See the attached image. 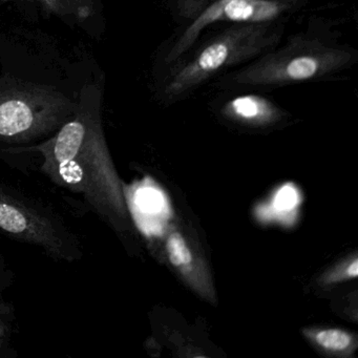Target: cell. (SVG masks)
<instances>
[{
  "label": "cell",
  "instance_id": "8992f818",
  "mask_svg": "<svg viewBox=\"0 0 358 358\" xmlns=\"http://www.w3.org/2000/svg\"><path fill=\"white\" fill-rule=\"evenodd\" d=\"M166 255L184 280L202 296L213 299V286L202 259L182 232L171 230L166 236Z\"/></svg>",
  "mask_w": 358,
  "mask_h": 358
},
{
  "label": "cell",
  "instance_id": "8fae6325",
  "mask_svg": "<svg viewBox=\"0 0 358 358\" xmlns=\"http://www.w3.org/2000/svg\"><path fill=\"white\" fill-rule=\"evenodd\" d=\"M3 3L9 0H1ZM41 1L45 10L58 15L76 14L79 17L85 18L91 12L92 8L85 1L90 0H37Z\"/></svg>",
  "mask_w": 358,
  "mask_h": 358
},
{
  "label": "cell",
  "instance_id": "52a82bcc",
  "mask_svg": "<svg viewBox=\"0 0 358 358\" xmlns=\"http://www.w3.org/2000/svg\"><path fill=\"white\" fill-rule=\"evenodd\" d=\"M301 194L292 183H286L274 190L269 200L259 205L257 215L266 223L291 226L297 219Z\"/></svg>",
  "mask_w": 358,
  "mask_h": 358
},
{
  "label": "cell",
  "instance_id": "3957f363",
  "mask_svg": "<svg viewBox=\"0 0 358 358\" xmlns=\"http://www.w3.org/2000/svg\"><path fill=\"white\" fill-rule=\"evenodd\" d=\"M0 234L39 249L56 262L75 263L85 255L78 236L59 213L3 180Z\"/></svg>",
  "mask_w": 358,
  "mask_h": 358
},
{
  "label": "cell",
  "instance_id": "7a4b0ae2",
  "mask_svg": "<svg viewBox=\"0 0 358 358\" xmlns=\"http://www.w3.org/2000/svg\"><path fill=\"white\" fill-rule=\"evenodd\" d=\"M78 102L28 83L0 85V159L13 165L51 138L76 112Z\"/></svg>",
  "mask_w": 358,
  "mask_h": 358
},
{
  "label": "cell",
  "instance_id": "9a60e30c",
  "mask_svg": "<svg viewBox=\"0 0 358 358\" xmlns=\"http://www.w3.org/2000/svg\"><path fill=\"white\" fill-rule=\"evenodd\" d=\"M14 272L9 264L0 255V295L5 293L13 285Z\"/></svg>",
  "mask_w": 358,
  "mask_h": 358
},
{
  "label": "cell",
  "instance_id": "2e32d148",
  "mask_svg": "<svg viewBox=\"0 0 358 358\" xmlns=\"http://www.w3.org/2000/svg\"><path fill=\"white\" fill-rule=\"evenodd\" d=\"M17 352L12 347L10 339H0V358H14Z\"/></svg>",
  "mask_w": 358,
  "mask_h": 358
},
{
  "label": "cell",
  "instance_id": "277c9868",
  "mask_svg": "<svg viewBox=\"0 0 358 358\" xmlns=\"http://www.w3.org/2000/svg\"><path fill=\"white\" fill-rule=\"evenodd\" d=\"M129 210L139 229L148 236H162L173 217L171 203L164 190L152 179H146L134 190L133 199L127 196Z\"/></svg>",
  "mask_w": 358,
  "mask_h": 358
},
{
  "label": "cell",
  "instance_id": "30bf717a",
  "mask_svg": "<svg viewBox=\"0 0 358 358\" xmlns=\"http://www.w3.org/2000/svg\"><path fill=\"white\" fill-rule=\"evenodd\" d=\"M229 45L226 43H215L207 47L192 68L184 72V79H190L196 74L210 73L221 68L229 56Z\"/></svg>",
  "mask_w": 358,
  "mask_h": 358
},
{
  "label": "cell",
  "instance_id": "7c38bea8",
  "mask_svg": "<svg viewBox=\"0 0 358 358\" xmlns=\"http://www.w3.org/2000/svg\"><path fill=\"white\" fill-rule=\"evenodd\" d=\"M358 275V257L357 255L345 259L338 265L335 266L332 269L324 274L320 278V284L324 286L337 284V282H345V280H353Z\"/></svg>",
  "mask_w": 358,
  "mask_h": 358
},
{
  "label": "cell",
  "instance_id": "4fadbf2b",
  "mask_svg": "<svg viewBox=\"0 0 358 358\" xmlns=\"http://www.w3.org/2000/svg\"><path fill=\"white\" fill-rule=\"evenodd\" d=\"M318 64L315 58L301 56L291 60L286 66V75L292 80H306L317 72Z\"/></svg>",
  "mask_w": 358,
  "mask_h": 358
},
{
  "label": "cell",
  "instance_id": "ba28073f",
  "mask_svg": "<svg viewBox=\"0 0 358 358\" xmlns=\"http://www.w3.org/2000/svg\"><path fill=\"white\" fill-rule=\"evenodd\" d=\"M303 334L318 350L337 357H348L358 345L357 337L343 329L307 328Z\"/></svg>",
  "mask_w": 358,
  "mask_h": 358
},
{
  "label": "cell",
  "instance_id": "5b68a950",
  "mask_svg": "<svg viewBox=\"0 0 358 358\" xmlns=\"http://www.w3.org/2000/svg\"><path fill=\"white\" fill-rule=\"evenodd\" d=\"M278 12L280 7L267 0H219L208 8L186 32L179 52L181 53L187 45H192L198 33L215 20L264 22L275 17Z\"/></svg>",
  "mask_w": 358,
  "mask_h": 358
},
{
  "label": "cell",
  "instance_id": "6da1fadb",
  "mask_svg": "<svg viewBox=\"0 0 358 358\" xmlns=\"http://www.w3.org/2000/svg\"><path fill=\"white\" fill-rule=\"evenodd\" d=\"M59 189L80 199L119 236L129 229L122 181L113 162L100 116L99 98L83 94L76 112L51 138L22 155Z\"/></svg>",
  "mask_w": 358,
  "mask_h": 358
},
{
  "label": "cell",
  "instance_id": "9c48e42d",
  "mask_svg": "<svg viewBox=\"0 0 358 358\" xmlns=\"http://www.w3.org/2000/svg\"><path fill=\"white\" fill-rule=\"evenodd\" d=\"M226 110L234 118L248 123H266L274 116L273 108L265 99L252 95L236 98Z\"/></svg>",
  "mask_w": 358,
  "mask_h": 358
},
{
  "label": "cell",
  "instance_id": "5bb4252c",
  "mask_svg": "<svg viewBox=\"0 0 358 358\" xmlns=\"http://www.w3.org/2000/svg\"><path fill=\"white\" fill-rule=\"evenodd\" d=\"M15 322V309L12 303L0 299V339H11Z\"/></svg>",
  "mask_w": 358,
  "mask_h": 358
}]
</instances>
